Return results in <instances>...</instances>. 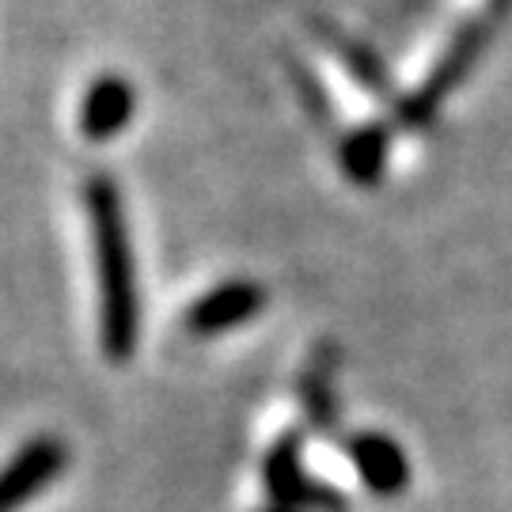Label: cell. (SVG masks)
Instances as JSON below:
<instances>
[{
    "mask_svg": "<svg viewBox=\"0 0 512 512\" xmlns=\"http://www.w3.org/2000/svg\"><path fill=\"white\" fill-rule=\"evenodd\" d=\"M88 217H92L95 270H99V334L110 361H129L141 338V296H137V266L129 251L126 217L110 179L88 183Z\"/></svg>",
    "mask_w": 512,
    "mask_h": 512,
    "instance_id": "cell-1",
    "label": "cell"
},
{
    "mask_svg": "<svg viewBox=\"0 0 512 512\" xmlns=\"http://www.w3.org/2000/svg\"><path fill=\"white\" fill-rule=\"evenodd\" d=\"M69 452L57 437H35L0 467V512H19L38 490L54 486Z\"/></svg>",
    "mask_w": 512,
    "mask_h": 512,
    "instance_id": "cell-2",
    "label": "cell"
},
{
    "mask_svg": "<svg viewBox=\"0 0 512 512\" xmlns=\"http://www.w3.org/2000/svg\"><path fill=\"white\" fill-rule=\"evenodd\" d=\"M266 308V293L251 285V281H228L213 293H205L190 315H186V327L194 334H224V330H236L243 323H251L258 311Z\"/></svg>",
    "mask_w": 512,
    "mask_h": 512,
    "instance_id": "cell-3",
    "label": "cell"
},
{
    "mask_svg": "<svg viewBox=\"0 0 512 512\" xmlns=\"http://www.w3.org/2000/svg\"><path fill=\"white\" fill-rule=\"evenodd\" d=\"M137 110V95L122 76H99L88 95H84V110H80V129L88 141H110L118 137L126 122Z\"/></svg>",
    "mask_w": 512,
    "mask_h": 512,
    "instance_id": "cell-4",
    "label": "cell"
},
{
    "mask_svg": "<svg viewBox=\"0 0 512 512\" xmlns=\"http://www.w3.org/2000/svg\"><path fill=\"white\" fill-rule=\"evenodd\" d=\"M482 46H486V23H471V27L456 38V46L448 50V57L437 65V73L429 76L425 88L414 95V103L406 107V118H410V122H421L425 114H433V107H437L440 99L463 80V73L475 65V57L482 54Z\"/></svg>",
    "mask_w": 512,
    "mask_h": 512,
    "instance_id": "cell-5",
    "label": "cell"
},
{
    "mask_svg": "<svg viewBox=\"0 0 512 512\" xmlns=\"http://www.w3.org/2000/svg\"><path fill=\"white\" fill-rule=\"evenodd\" d=\"M353 463L376 494H399L406 482H410V463H406L403 448L384 433H361V437L349 444Z\"/></svg>",
    "mask_w": 512,
    "mask_h": 512,
    "instance_id": "cell-6",
    "label": "cell"
},
{
    "mask_svg": "<svg viewBox=\"0 0 512 512\" xmlns=\"http://www.w3.org/2000/svg\"><path fill=\"white\" fill-rule=\"evenodd\" d=\"M266 478H270V490H274L281 501H308V505L338 509V501H330V494H323V490H311V482L300 475V467H296V444L277 448V456L270 459Z\"/></svg>",
    "mask_w": 512,
    "mask_h": 512,
    "instance_id": "cell-7",
    "label": "cell"
},
{
    "mask_svg": "<svg viewBox=\"0 0 512 512\" xmlns=\"http://www.w3.org/2000/svg\"><path fill=\"white\" fill-rule=\"evenodd\" d=\"M346 171L357 183H372L380 175V160H384V133L380 129H361L346 148H342Z\"/></svg>",
    "mask_w": 512,
    "mask_h": 512,
    "instance_id": "cell-8",
    "label": "cell"
}]
</instances>
